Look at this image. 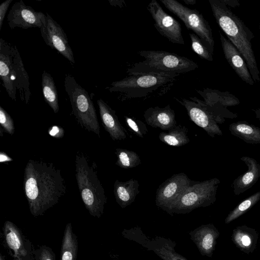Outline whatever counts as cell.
Returning <instances> with one entry per match:
<instances>
[{"mask_svg": "<svg viewBox=\"0 0 260 260\" xmlns=\"http://www.w3.org/2000/svg\"><path fill=\"white\" fill-rule=\"evenodd\" d=\"M23 189L31 214L38 216L58 202L66 185L53 163L29 159L24 169Z\"/></svg>", "mask_w": 260, "mask_h": 260, "instance_id": "cell-1", "label": "cell"}, {"mask_svg": "<svg viewBox=\"0 0 260 260\" xmlns=\"http://www.w3.org/2000/svg\"><path fill=\"white\" fill-rule=\"evenodd\" d=\"M219 27L244 59L254 82L260 81L259 71L252 49V32L222 0H209Z\"/></svg>", "mask_w": 260, "mask_h": 260, "instance_id": "cell-2", "label": "cell"}, {"mask_svg": "<svg viewBox=\"0 0 260 260\" xmlns=\"http://www.w3.org/2000/svg\"><path fill=\"white\" fill-rule=\"evenodd\" d=\"M178 74L144 73L133 74L113 82L107 87L111 92L119 93V100L160 97L172 88Z\"/></svg>", "mask_w": 260, "mask_h": 260, "instance_id": "cell-3", "label": "cell"}, {"mask_svg": "<svg viewBox=\"0 0 260 260\" xmlns=\"http://www.w3.org/2000/svg\"><path fill=\"white\" fill-rule=\"evenodd\" d=\"M0 77L9 97L16 101L18 90L22 102L28 103L31 92L29 76L16 45L0 39Z\"/></svg>", "mask_w": 260, "mask_h": 260, "instance_id": "cell-4", "label": "cell"}, {"mask_svg": "<svg viewBox=\"0 0 260 260\" xmlns=\"http://www.w3.org/2000/svg\"><path fill=\"white\" fill-rule=\"evenodd\" d=\"M76 178L81 198L90 214L100 218L104 213L107 197L99 179L97 166L90 163L81 152L76 156Z\"/></svg>", "mask_w": 260, "mask_h": 260, "instance_id": "cell-5", "label": "cell"}, {"mask_svg": "<svg viewBox=\"0 0 260 260\" xmlns=\"http://www.w3.org/2000/svg\"><path fill=\"white\" fill-rule=\"evenodd\" d=\"M144 58L127 69L128 76L136 74H178L193 71L198 65L193 60L174 53L164 51L142 50L137 52Z\"/></svg>", "mask_w": 260, "mask_h": 260, "instance_id": "cell-6", "label": "cell"}, {"mask_svg": "<svg viewBox=\"0 0 260 260\" xmlns=\"http://www.w3.org/2000/svg\"><path fill=\"white\" fill-rule=\"evenodd\" d=\"M220 181L213 178L203 181H192L190 185L166 211L174 214H186L199 207L213 204Z\"/></svg>", "mask_w": 260, "mask_h": 260, "instance_id": "cell-7", "label": "cell"}, {"mask_svg": "<svg viewBox=\"0 0 260 260\" xmlns=\"http://www.w3.org/2000/svg\"><path fill=\"white\" fill-rule=\"evenodd\" d=\"M64 85L72 112L81 125L100 137V127L95 109L87 91L69 74L65 76Z\"/></svg>", "mask_w": 260, "mask_h": 260, "instance_id": "cell-8", "label": "cell"}, {"mask_svg": "<svg viewBox=\"0 0 260 260\" xmlns=\"http://www.w3.org/2000/svg\"><path fill=\"white\" fill-rule=\"evenodd\" d=\"M164 6L177 16L188 30L197 35L213 54L214 41L212 29L203 14L196 9H191L176 0H161Z\"/></svg>", "mask_w": 260, "mask_h": 260, "instance_id": "cell-9", "label": "cell"}, {"mask_svg": "<svg viewBox=\"0 0 260 260\" xmlns=\"http://www.w3.org/2000/svg\"><path fill=\"white\" fill-rule=\"evenodd\" d=\"M122 234L124 237L153 251L163 260H188L175 251L176 244L170 239L160 236L148 237L138 227L124 230Z\"/></svg>", "mask_w": 260, "mask_h": 260, "instance_id": "cell-10", "label": "cell"}, {"mask_svg": "<svg viewBox=\"0 0 260 260\" xmlns=\"http://www.w3.org/2000/svg\"><path fill=\"white\" fill-rule=\"evenodd\" d=\"M174 99L185 108L190 120L204 129L209 136L214 138L216 135H222L216 119L206 109L202 100L196 96L189 97L190 100Z\"/></svg>", "mask_w": 260, "mask_h": 260, "instance_id": "cell-11", "label": "cell"}, {"mask_svg": "<svg viewBox=\"0 0 260 260\" xmlns=\"http://www.w3.org/2000/svg\"><path fill=\"white\" fill-rule=\"evenodd\" d=\"M147 9L154 21V27L161 36L173 43L184 45L180 24L166 13L156 0H151Z\"/></svg>", "mask_w": 260, "mask_h": 260, "instance_id": "cell-12", "label": "cell"}, {"mask_svg": "<svg viewBox=\"0 0 260 260\" xmlns=\"http://www.w3.org/2000/svg\"><path fill=\"white\" fill-rule=\"evenodd\" d=\"M3 230L4 244L15 260H35L32 245L14 223L6 221Z\"/></svg>", "mask_w": 260, "mask_h": 260, "instance_id": "cell-13", "label": "cell"}, {"mask_svg": "<svg viewBox=\"0 0 260 260\" xmlns=\"http://www.w3.org/2000/svg\"><path fill=\"white\" fill-rule=\"evenodd\" d=\"M46 20L40 29L41 34L46 44L67 59L73 66L75 59L66 34L60 25L46 13Z\"/></svg>", "mask_w": 260, "mask_h": 260, "instance_id": "cell-14", "label": "cell"}, {"mask_svg": "<svg viewBox=\"0 0 260 260\" xmlns=\"http://www.w3.org/2000/svg\"><path fill=\"white\" fill-rule=\"evenodd\" d=\"M192 180L184 173L175 174L163 182L156 192L155 204L166 211L190 185Z\"/></svg>", "mask_w": 260, "mask_h": 260, "instance_id": "cell-15", "label": "cell"}, {"mask_svg": "<svg viewBox=\"0 0 260 260\" xmlns=\"http://www.w3.org/2000/svg\"><path fill=\"white\" fill-rule=\"evenodd\" d=\"M46 18L42 12L36 11L32 7L26 5L22 0L15 2L7 15V22L11 29L20 27L28 29L38 27L41 29Z\"/></svg>", "mask_w": 260, "mask_h": 260, "instance_id": "cell-16", "label": "cell"}, {"mask_svg": "<svg viewBox=\"0 0 260 260\" xmlns=\"http://www.w3.org/2000/svg\"><path fill=\"white\" fill-rule=\"evenodd\" d=\"M223 54L227 61L242 80L250 85L254 84L245 60L235 46L219 32Z\"/></svg>", "mask_w": 260, "mask_h": 260, "instance_id": "cell-17", "label": "cell"}, {"mask_svg": "<svg viewBox=\"0 0 260 260\" xmlns=\"http://www.w3.org/2000/svg\"><path fill=\"white\" fill-rule=\"evenodd\" d=\"M144 117L148 125L162 130L169 131L177 125L175 112L170 105L150 107L145 111Z\"/></svg>", "mask_w": 260, "mask_h": 260, "instance_id": "cell-18", "label": "cell"}, {"mask_svg": "<svg viewBox=\"0 0 260 260\" xmlns=\"http://www.w3.org/2000/svg\"><path fill=\"white\" fill-rule=\"evenodd\" d=\"M103 126L114 141H121L126 138L125 130L120 123L116 111L102 99L97 101Z\"/></svg>", "mask_w": 260, "mask_h": 260, "instance_id": "cell-19", "label": "cell"}, {"mask_svg": "<svg viewBox=\"0 0 260 260\" xmlns=\"http://www.w3.org/2000/svg\"><path fill=\"white\" fill-rule=\"evenodd\" d=\"M240 160L247 166L246 172L236 178L232 183L235 195H239L252 187L260 178V164L253 158L242 156Z\"/></svg>", "mask_w": 260, "mask_h": 260, "instance_id": "cell-20", "label": "cell"}, {"mask_svg": "<svg viewBox=\"0 0 260 260\" xmlns=\"http://www.w3.org/2000/svg\"><path fill=\"white\" fill-rule=\"evenodd\" d=\"M190 239L202 255L211 256L218 236V233L212 224L202 225L189 233Z\"/></svg>", "mask_w": 260, "mask_h": 260, "instance_id": "cell-21", "label": "cell"}, {"mask_svg": "<svg viewBox=\"0 0 260 260\" xmlns=\"http://www.w3.org/2000/svg\"><path fill=\"white\" fill-rule=\"evenodd\" d=\"M139 183L134 179L126 181L116 180L114 184V194L116 202L124 208L133 203L139 193Z\"/></svg>", "mask_w": 260, "mask_h": 260, "instance_id": "cell-22", "label": "cell"}, {"mask_svg": "<svg viewBox=\"0 0 260 260\" xmlns=\"http://www.w3.org/2000/svg\"><path fill=\"white\" fill-rule=\"evenodd\" d=\"M231 133L250 144H260V127L246 121H237L229 127Z\"/></svg>", "mask_w": 260, "mask_h": 260, "instance_id": "cell-23", "label": "cell"}, {"mask_svg": "<svg viewBox=\"0 0 260 260\" xmlns=\"http://www.w3.org/2000/svg\"><path fill=\"white\" fill-rule=\"evenodd\" d=\"M60 260H76L78 251L77 237L72 224H67L63 233Z\"/></svg>", "mask_w": 260, "mask_h": 260, "instance_id": "cell-24", "label": "cell"}, {"mask_svg": "<svg viewBox=\"0 0 260 260\" xmlns=\"http://www.w3.org/2000/svg\"><path fill=\"white\" fill-rule=\"evenodd\" d=\"M41 86L45 101L55 113H57L59 105L57 88L53 78L46 71H44L42 75Z\"/></svg>", "mask_w": 260, "mask_h": 260, "instance_id": "cell-25", "label": "cell"}, {"mask_svg": "<svg viewBox=\"0 0 260 260\" xmlns=\"http://www.w3.org/2000/svg\"><path fill=\"white\" fill-rule=\"evenodd\" d=\"M187 132L188 129L186 126L179 124L167 132H161L158 138L161 142L168 145L180 147L190 141Z\"/></svg>", "mask_w": 260, "mask_h": 260, "instance_id": "cell-26", "label": "cell"}, {"mask_svg": "<svg viewBox=\"0 0 260 260\" xmlns=\"http://www.w3.org/2000/svg\"><path fill=\"white\" fill-rule=\"evenodd\" d=\"M116 165L123 169H132L141 164L139 155L135 151L123 148H116Z\"/></svg>", "mask_w": 260, "mask_h": 260, "instance_id": "cell-27", "label": "cell"}, {"mask_svg": "<svg viewBox=\"0 0 260 260\" xmlns=\"http://www.w3.org/2000/svg\"><path fill=\"white\" fill-rule=\"evenodd\" d=\"M259 200L260 191L255 192L245 199L229 214L225 219V223H229L243 214L255 205Z\"/></svg>", "mask_w": 260, "mask_h": 260, "instance_id": "cell-28", "label": "cell"}, {"mask_svg": "<svg viewBox=\"0 0 260 260\" xmlns=\"http://www.w3.org/2000/svg\"><path fill=\"white\" fill-rule=\"evenodd\" d=\"M191 48L201 58L207 60L213 61V54L205 45L202 40L196 34L189 33Z\"/></svg>", "mask_w": 260, "mask_h": 260, "instance_id": "cell-29", "label": "cell"}, {"mask_svg": "<svg viewBox=\"0 0 260 260\" xmlns=\"http://www.w3.org/2000/svg\"><path fill=\"white\" fill-rule=\"evenodd\" d=\"M124 119L127 126L136 136L143 138L148 133L146 124L141 120L126 115L124 116Z\"/></svg>", "mask_w": 260, "mask_h": 260, "instance_id": "cell-30", "label": "cell"}, {"mask_svg": "<svg viewBox=\"0 0 260 260\" xmlns=\"http://www.w3.org/2000/svg\"><path fill=\"white\" fill-rule=\"evenodd\" d=\"M1 133L2 130L10 135H13L15 132L14 121L9 113L0 106Z\"/></svg>", "mask_w": 260, "mask_h": 260, "instance_id": "cell-31", "label": "cell"}, {"mask_svg": "<svg viewBox=\"0 0 260 260\" xmlns=\"http://www.w3.org/2000/svg\"><path fill=\"white\" fill-rule=\"evenodd\" d=\"M35 260H55V255L52 249L46 245H42L34 249Z\"/></svg>", "mask_w": 260, "mask_h": 260, "instance_id": "cell-32", "label": "cell"}, {"mask_svg": "<svg viewBox=\"0 0 260 260\" xmlns=\"http://www.w3.org/2000/svg\"><path fill=\"white\" fill-rule=\"evenodd\" d=\"M234 239L236 243L241 248H248L252 244V238L247 233L237 231L234 234Z\"/></svg>", "mask_w": 260, "mask_h": 260, "instance_id": "cell-33", "label": "cell"}, {"mask_svg": "<svg viewBox=\"0 0 260 260\" xmlns=\"http://www.w3.org/2000/svg\"><path fill=\"white\" fill-rule=\"evenodd\" d=\"M12 1L13 0H6L0 5V30L2 29L6 14Z\"/></svg>", "mask_w": 260, "mask_h": 260, "instance_id": "cell-34", "label": "cell"}, {"mask_svg": "<svg viewBox=\"0 0 260 260\" xmlns=\"http://www.w3.org/2000/svg\"><path fill=\"white\" fill-rule=\"evenodd\" d=\"M110 5L114 6H118L120 8H122L124 6H125V4L124 1H109Z\"/></svg>", "mask_w": 260, "mask_h": 260, "instance_id": "cell-35", "label": "cell"}, {"mask_svg": "<svg viewBox=\"0 0 260 260\" xmlns=\"http://www.w3.org/2000/svg\"><path fill=\"white\" fill-rule=\"evenodd\" d=\"M187 5L192 6L196 4V0H183Z\"/></svg>", "mask_w": 260, "mask_h": 260, "instance_id": "cell-36", "label": "cell"}, {"mask_svg": "<svg viewBox=\"0 0 260 260\" xmlns=\"http://www.w3.org/2000/svg\"><path fill=\"white\" fill-rule=\"evenodd\" d=\"M255 113L256 114V117L258 118L260 120V109H258L255 111Z\"/></svg>", "mask_w": 260, "mask_h": 260, "instance_id": "cell-37", "label": "cell"}, {"mask_svg": "<svg viewBox=\"0 0 260 260\" xmlns=\"http://www.w3.org/2000/svg\"><path fill=\"white\" fill-rule=\"evenodd\" d=\"M0 260H5L3 256L1 254L0 255Z\"/></svg>", "mask_w": 260, "mask_h": 260, "instance_id": "cell-38", "label": "cell"}, {"mask_svg": "<svg viewBox=\"0 0 260 260\" xmlns=\"http://www.w3.org/2000/svg\"><path fill=\"white\" fill-rule=\"evenodd\" d=\"M259 33H260V24H259Z\"/></svg>", "mask_w": 260, "mask_h": 260, "instance_id": "cell-39", "label": "cell"}]
</instances>
